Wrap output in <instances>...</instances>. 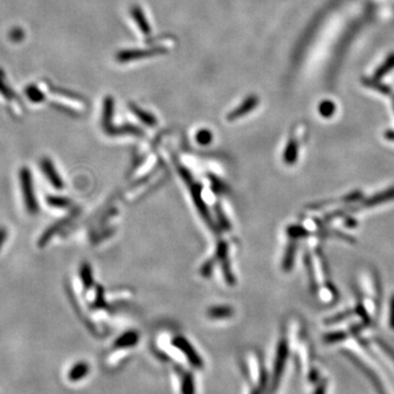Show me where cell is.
Returning a JSON list of instances; mask_svg holds the SVG:
<instances>
[{"label":"cell","mask_w":394,"mask_h":394,"mask_svg":"<svg viewBox=\"0 0 394 394\" xmlns=\"http://www.w3.org/2000/svg\"><path fill=\"white\" fill-rule=\"evenodd\" d=\"M19 178L26 210L30 215H36L38 212V202L36 192H34L31 170L28 166L21 168L19 172Z\"/></svg>","instance_id":"1"},{"label":"cell","mask_w":394,"mask_h":394,"mask_svg":"<svg viewBox=\"0 0 394 394\" xmlns=\"http://www.w3.org/2000/svg\"><path fill=\"white\" fill-rule=\"evenodd\" d=\"M190 185V193H192V197H193L194 204L197 208V210H198L200 216L202 217V219L205 220L206 224L210 226L212 229H215V224H214L210 214V212H208V208L205 204L204 200H202V186L197 183H192Z\"/></svg>","instance_id":"2"},{"label":"cell","mask_w":394,"mask_h":394,"mask_svg":"<svg viewBox=\"0 0 394 394\" xmlns=\"http://www.w3.org/2000/svg\"><path fill=\"white\" fill-rule=\"evenodd\" d=\"M40 169H42V172L45 174L46 178L50 181L52 186L56 190L64 188L65 185H64L62 178H60L58 171L56 170L53 161H52L50 158L45 157L40 160Z\"/></svg>","instance_id":"3"},{"label":"cell","mask_w":394,"mask_h":394,"mask_svg":"<svg viewBox=\"0 0 394 394\" xmlns=\"http://www.w3.org/2000/svg\"><path fill=\"white\" fill-rule=\"evenodd\" d=\"M173 345L176 346L178 348L188 357L190 364H194V366H196V367L202 366V359L200 358L198 354H197V352H195L194 347L190 344V342L186 338H181V336H178V338L173 340Z\"/></svg>","instance_id":"4"},{"label":"cell","mask_w":394,"mask_h":394,"mask_svg":"<svg viewBox=\"0 0 394 394\" xmlns=\"http://www.w3.org/2000/svg\"><path fill=\"white\" fill-rule=\"evenodd\" d=\"M70 218H72V216L65 217V218H62V220H60V222H57L54 224H52L50 227L46 230L45 232H43L42 236H40V240L38 242V246L44 248L46 244H48V242L52 239V238H53V236H55L57 232H58V231L64 227V226H65L69 222V219Z\"/></svg>","instance_id":"5"},{"label":"cell","mask_w":394,"mask_h":394,"mask_svg":"<svg viewBox=\"0 0 394 394\" xmlns=\"http://www.w3.org/2000/svg\"><path fill=\"white\" fill-rule=\"evenodd\" d=\"M256 103H258V100L256 98H248L246 101H244L241 104V106L234 110V111L228 115L227 118L229 120H234L236 118L244 116V115H246L248 112L252 111V110L256 106Z\"/></svg>","instance_id":"6"},{"label":"cell","mask_w":394,"mask_h":394,"mask_svg":"<svg viewBox=\"0 0 394 394\" xmlns=\"http://www.w3.org/2000/svg\"><path fill=\"white\" fill-rule=\"evenodd\" d=\"M234 309L230 306H214L208 309L207 316L214 320H222L234 316Z\"/></svg>","instance_id":"7"},{"label":"cell","mask_w":394,"mask_h":394,"mask_svg":"<svg viewBox=\"0 0 394 394\" xmlns=\"http://www.w3.org/2000/svg\"><path fill=\"white\" fill-rule=\"evenodd\" d=\"M392 200H394V188H391L386 190H384V192H382L378 195L370 197L369 200L362 202V206L372 207V206L384 204V202H386Z\"/></svg>","instance_id":"8"},{"label":"cell","mask_w":394,"mask_h":394,"mask_svg":"<svg viewBox=\"0 0 394 394\" xmlns=\"http://www.w3.org/2000/svg\"><path fill=\"white\" fill-rule=\"evenodd\" d=\"M139 336L135 331H128L120 335V338L115 340V347L118 348H125V347H130L137 344Z\"/></svg>","instance_id":"9"},{"label":"cell","mask_w":394,"mask_h":394,"mask_svg":"<svg viewBox=\"0 0 394 394\" xmlns=\"http://www.w3.org/2000/svg\"><path fill=\"white\" fill-rule=\"evenodd\" d=\"M88 372H89L88 364L84 362H78L74 364L72 369L69 372L68 378L72 381H77L80 380L81 378H84V376L88 374Z\"/></svg>","instance_id":"10"},{"label":"cell","mask_w":394,"mask_h":394,"mask_svg":"<svg viewBox=\"0 0 394 394\" xmlns=\"http://www.w3.org/2000/svg\"><path fill=\"white\" fill-rule=\"evenodd\" d=\"M298 157V146L296 140L289 142L285 152H284V161L286 162L287 164H292L297 160Z\"/></svg>","instance_id":"11"},{"label":"cell","mask_w":394,"mask_h":394,"mask_svg":"<svg viewBox=\"0 0 394 394\" xmlns=\"http://www.w3.org/2000/svg\"><path fill=\"white\" fill-rule=\"evenodd\" d=\"M80 278L86 289H89L94 284V275H92L91 266L88 263H84L80 266Z\"/></svg>","instance_id":"12"},{"label":"cell","mask_w":394,"mask_h":394,"mask_svg":"<svg viewBox=\"0 0 394 394\" xmlns=\"http://www.w3.org/2000/svg\"><path fill=\"white\" fill-rule=\"evenodd\" d=\"M296 248H297V246H296V244H294V242H292L290 244H288V248H287L286 253H285V256H284V260H282V270H284L287 272V270H292V265H294Z\"/></svg>","instance_id":"13"},{"label":"cell","mask_w":394,"mask_h":394,"mask_svg":"<svg viewBox=\"0 0 394 394\" xmlns=\"http://www.w3.org/2000/svg\"><path fill=\"white\" fill-rule=\"evenodd\" d=\"M46 202H48L50 206L55 208H66L70 205V200L66 198V197L56 195H50L46 197Z\"/></svg>","instance_id":"14"},{"label":"cell","mask_w":394,"mask_h":394,"mask_svg":"<svg viewBox=\"0 0 394 394\" xmlns=\"http://www.w3.org/2000/svg\"><path fill=\"white\" fill-rule=\"evenodd\" d=\"M132 14H134V16H135V20L137 22V24L139 26V28H142V31L144 34L150 33V26H148L147 20L144 19L142 11L136 7V8H134V10H132Z\"/></svg>","instance_id":"15"},{"label":"cell","mask_w":394,"mask_h":394,"mask_svg":"<svg viewBox=\"0 0 394 394\" xmlns=\"http://www.w3.org/2000/svg\"><path fill=\"white\" fill-rule=\"evenodd\" d=\"M197 144L202 146H207L212 142V132L208 130H200L195 136Z\"/></svg>","instance_id":"16"},{"label":"cell","mask_w":394,"mask_h":394,"mask_svg":"<svg viewBox=\"0 0 394 394\" xmlns=\"http://www.w3.org/2000/svg\"><path fill=\"white\" fill-rule=\"evenodd\" d=\"M216 214H217V218H218V224L222 229L224 230H230L231 229V224L229 222V220L226 217V215L224 214L222 207L217 206L216 207Z\"/></svg>","instance_id":"17"},{"label":"cell","mask_w":394,"mask_h":394,"mask_svg":"<svg viewBox=\"0 0 394 394\" xmlns=\"http://www.w3.org/2000/svg\"><path fill=\"white\" fill-rule=\"evenodd\" d=\"M132 110H134V112L136 113L137 116L140 118L144 124L149 125V126H154L156 125V118L152 116V115H150L148 113H144V112L142 111V110L136 108H132Z\"/></svg>","instance_id":"18"},{"label":"cell","mask_w":394,"mask_h":394,"mask_svg":"<svg viewBox=\"0 0 394 394\" xmlns=\"http://www.w3.org/2000/svg\"><path fill=\"white\" fill-rule=\"evenodd\" d=\"M287 234L288 236L296 239V238H302L304 236H306L308 234V231L302 227H298V226H290V227H288L287 229Z\"/></svg>","instance_id":"19"},{"label":"cell","mask_w":394,"mask_h":394,"mask_svg":"<svg viewBox=\"0 0 394 394\" xmlns=\"http://www.w3.org/2000/svg\"><path fill=\"white\" fill-rule=\"evenodd\" d=\"M214 260H207L206 263L202 264V266L200 268V274L204 276V277H210L212 273V268H214Z\"/></svg>","instance_id":"20"},{"label":"cell","mask_w":394,"mask_h":394,"mask_svg":"<svg viewBox=\"0 0 394 394\" xmlns=\"http://www.w3.org/2000/svg\"><path fill=\"white\" fill-rule=\"evenodd\" d=\"M210 180L212 183V190H215L217 194H222V192L224 190V184L222 183V181L216 178L215 176H210Z\"/></svg>","instance_id":"21"},{"label":"cell","mask_w":394,"mask_h":394,"mask_svg":"<svg viewBox=\"0 0 394 394\" xmlns=\"http://www.w3.org/2000/svg\"><path fill=\"white\" fill-rule=\"evenodd\" d=\"M7 238H8L7 228H6L4 226H0V251H2L4 244L6 243V241H7Z\"/></svg>","instance_id":"22"},{"label":"cell","mask_w":394,"mask_h":394,"mask_svg":"<svg viewBox=\"0 0 394 394\" xmlns=\"http://www.w3.org/2000/svg\"><path fill=\"white\" fill-rule=\"evenodd\" d=\"M390 326L394 328V296L392 297L390 306Z\"/></svg>","instance_id":"23"}]
</instances>
